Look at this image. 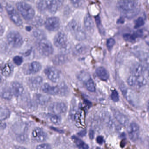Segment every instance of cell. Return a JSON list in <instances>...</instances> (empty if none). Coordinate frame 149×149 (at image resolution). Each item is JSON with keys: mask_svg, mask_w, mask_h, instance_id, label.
Instances as JSON below:
<instances>
[{"mask_svg": "<svg viewBox=\"0 0 149 149\" xmlns=\"http://www.w3.org/2000/svg\"><path fill=\"white\" fill-rule=\"evenodd\" d=\"M117 8L124 17L132 19L139 12L138 2L136 0H119Z\"/></svg>", "mask_w": 149, "mask_h": 149, "instance_id": "cell-1", "label": "cell"}, {"mask_svg": "<svg viewBox=\"0 0 149 149\" xmlns=\"http://www.w3.org/2000/svg\"><path fill=\"white\" fill-rule=\"evenodd\" d=\"M19 13L24 19L30 21L33 19L35 12L30 5L24 2H18L16 5Z\"/></svg>", "mask_w": 149, "mask_h": 149, "instance_id": "cell-2", "label": "cell"}, {"mask_svg": "<svg viewBox=\"0 0 149 149\" xmlns=\"http://www.w3.org/2000/svg\"><path fill=\"white\" fill-rule=\"evenodd\" d=\"M68 28L76 39L83 41L86 38V34L81 26L76 21L72 20L68 24Z\"/></svg>", "mask_w": 149, "mask_h": 149, "instance_id": "cell-3", "label": "cell"}, {"mask_svg": "<svg viewBox=\"0 0 149 149\" xmlns=\"http://www.w3.org/2000/svg\"><path fill=\"white\" fill-rule=\"evenodd\" d=\"M54 44L63 52H67L69 49L68 38L63 32H59L56 35L54 38Z\"/></svg>", "mask_w": 149, "mask_h": 149, "instance_id": "cell-4", "label": "cell"}, {"mask_svg": "<svg viewBox=\"0 0 149 149\" xmlns=\"http://www.w3.org/2000/svg\"><path fill=\"white\" fill-rule=\"evenodd\" d=\"M8 42L9 45L15 48L20 47L23 43V38L20 34L16 31L9 32L7 36Z\"/></svg>", "mask_w": 149, "mask_h": 149, "instance_id": "cell-5", "label": "cell"}, {"mask_svg": "<svg viewBox=\"0 0 149 149\" xmlns=\"http://www.w3.org/2000/svg\"><path fill=\"white\" fill-rule=\"evenodd\" d=\"M38 49L42 55L46 56L51 55L54 52V48L52 44L46 38L39 40Z\"/></svg>", "mask_w": 149, "mask_h": 149, "instance_id": "cell-6", "label": "cell"}, {"mask_svg": "<svg viewBox=\"0 0 149 149\" xmlns=\"http://www.w3.org/2000/svg\"><path fill=\"white\" fill-rule=\"evenodd\" d=\"M7 13L11 20L18 26H22V21L19 14L12 5L7 4L6 7Z\"/></svg>", "mask_w": 149, "mask_h": 149, "instance_id": "cell-7", "label": "cell"}, {"mask_svg": "<svg viewBox=\"0 0 149 149\" xmlns=\"http://www.w3.org/2000/svg\"><path fill=\"white\" fill-rule=\"evenodd\" d=\"M127 84L129 86L139 88L144 86L146 84V80L143 76H135L131 75L128 77Z\"/></svg>", "mask_w": 149, "mask_h": 149, "instance_id": "cell-8", "label": "cell"}, {"mask_svg": "<svg viewBox=\"0 0 149 149\" xmlns=\"http://www.w3.org/2000/svg\"><path fill=\"white\" fill-rule=\"evenodd\" d=\"M44 25L47 30L50 32H55L60 28V19L55 16L49 17L45 22Z\"/></svg>", "mask_w": 149, "mask_h": 149, "instance_id": "cell-9", "label": "cell"}, {"mask_svg": "<svg viewBox=\"0 0 149 149\" xmlns=\"http://www.w3.org/2000/svg\"><path fill=\"white\" fill-rule=\"evenodd\" d=\"M68 107L66 104L62 102H55L50 104L49 110L54 114H61L65 113L67 111Z\"/></svg>", "mask_w": 149, "mask_h": 149, "instance_id": "cell-10", "label": "cell"}, {"mask_svg": "<svg viewBox=\"0 0 149 149\" xmlns=\"http://www.w3.org/2000/svg\"><path fill=\"white\" fill-rule=\"evenodd\" d=\"M65 0H46L47 11L52 14H55L61 7Z\"/></svg>", "mask_w": 149, "mask_h": 149, "instance_id": "cell-11", "label": "cell"}, {"mask_svg": "<svg viewBox=\"0 0 149 149\" xmlns=\"http://www.w3.org/2000/svg\"><path fill=\"white\" fill-rule=\"evenodd\" d=\"M42 66L40 63L33 61L23 68L24 74L27 75L33 74L39 72L41 69Z\"/></svg>", "mask_w": 149, "mask_h": 149, "instance_id": "cell-12", "label": "cell"}, {"mask_svg": "<svg viewBox=\"0 0 149 149\" xmlns=\"http://www.w3.org/2000/svg\"><path fill=\"white\" fill-rule=\"evenodd\" d=\"M44 73L48 78L53 82H57L60 80V72L54 67H48L45 69Z\"/></svg>", "mask_w": 149, "mask_h": 149, "instance_id": "cell-13", "label": "cell"}, {"mask_svg": "<svg viewBox=\"0 0 149 149\" xmlns=\"http://www.w3.org/2000/svg\"><path fill=\"white\" fill-rule=\"evenodd\" d=\"M133 54L142 62L146 64H149V50L136 48L133 49Z\"/></svg>", "mask_w": 149, "mask_h": 149, "instance_id": "cell-14", "label": "cell"}, {"mask_svg": "<svg viewBox=\"0 0 149 149\" xmlns=\"http://www.w3.org/2000/svg\"><path fill=\"white\" fill-rule=\"evenodd\" d=\"M128 135L130 139L132 142H135L138 139L139 129L138 125L135 123H132L128 127Z\"/></svg>", "mask_w": 149, "mask_h": 149, "instance_id": "cell-15", "label": "cell"}, {"mask_svg": "<svg viewBox=\"0 0 149 149\" xmlns=\"http://www.w3.org/2000/svg\"><path fill=\"white\" fill-rule=\"evenodd\" d=\"M33 139L37 142H43L47 139V134L42 128H35L32 134Z\"/></svg>", "mask_w": 149, "mask_h": 149, "instance_id": "cell-16", "label": "cell"}, {"mask_svg": "<svg viewBox=\"0 0 149 149\" xmlns=\"http://www.w3.org/2000/svg\"><path fill=\"white\" fill-rule=\"evenodd\" d=\"M41 90L44 93L52 95H61V88L58 86H51L47 83H45L41 86Z\"/></svg>", "mask_w": 149, "mask_h": 149, "instance_id": "cell-17", "label": "cell"}, {"mask_svg": "<svg viewBox=\"0 0 149 149\" xmlns=\"http://www.w3.org/2000/svg\"><path fill=\"white\" fill-rule=\"evenodd\" d=\"M43 79L40 76L33 77L29 79L28 84L30 88L33 90L38 89L41 85Z\"/></svg>", "mask_w": 149, "mask_h": 149, "instance_id": "cell-18", "label": "cell"}, {"mask_svg": "<svg viewBox=\"0 0 149 149\" xmlns=\"http://www.w3.org/2000/svg\"><path fill=\"white\" fill-rule=\"evenodd\" d=\"M10 90L13 95L16 97L21 96L24 92V88L19 83L14 82L12 83L10 87Z\"/></svg>", "mask_w": 149, "mask_h": 149, "instance_id": "cell-19", "label": "cell"}, {"mask_svg": "<svg viewBox=\"0 0 149 149\" xmlns=\"http://www.w3.org/2000/svg\"><path fill=\"white\" fill-rule=\"evenodd\" d=\"M145 68L144 66L140 63H136L132 66L130 73L132 75L135 76H143L144 74Z\"/></svg>", "mask_w": 149, "mask_h": 149, "instance_id": "cell-20", "label": "cell"}, {"mask_svg": "<svg viewBox=\"0 0 149 149\" xmlns=\"http://www.w3.org/2000/svg\"><path fill=\"white\" fill-rule=\"evenodd\" d=\"M125 96L127 101L133 106H135L138 103V99L135 93L130 89H127L125 92Z\"/></svg>", "mask_w": 149, "mask_h": 149, "instance_id": "cell-21", "label": "cell"}, {"mask_svg": "<svg viewBox=\"0 0 149 149\" xmlns=\"http://www.w3.org/2000/svg\"><path fill=\"white\" fill-rule=\"evenodd\" d=\"M142 36V31L139 30L133 34L127 33L123 35L124 39L126 41L130 42H134L138 38Z\"/></svg>", "mask_w": 149, "mask_h": 149, "instance_id": "cell-22", "label": "cell"}, {"mask_svg": "<svg viewBox=\"0 0 149 149\" xmlns=\"http://www.w3.org/2000/svg\"><path fill=\"white\" fill-rule=\"evenodd\" d=\"M114 116L117 121L122 125H125L128 123L129 119L127 116L120 112V111H115Z\"/></svg>", "mask_w": 149, "mask_h": 149, "instance_id": "cell-23", "label": "cell"}, {"mask_svg": "<svg viewBox=\"0 0 149 149\" xmlns=\"http://www.w3.org/2000/svg\"><path fill=\"white\" fill-rule=\"evenodd\" d=\"M35 101L40 105H43L47 104L50 98L47 96L41 94H36L34 95Z\"/></svg>", "mask_w": 149, "mask_h": 149, "instance_id": "cell-24", "label": "cell"}, {"mask_svg": "<svg viewBox=\"0 0 149 149\" xmlns=\"http://www.w3.org/2000/svg\"><path fill=\"white\" fill-rule=\"evenodd\" d=\"M96 74L98 78L102 81H106L109 77V73L103 67H99L96 70Z\"/></svg>", "mask_w": 149, "mask_h": 149, "instance_id": "cell-25", "label": "cell"}, {"mask_svg": "<svg viewBox=\"0 0 149 149\" xmlns=\"http://www.w3.org/2000/svg\"><path fill=\"white\" fill-rule=\"evenodd\" d=\"M84 27L88 31L92 32L94 29V24L91 16L89 14L85 15L84 20Z\"/></svg>", "mask_w": 149, "mask_h": 149, "instance_id": "cell-26", "label": "cell"}, {"mask_svg": "<svg viewBox=\"0 0 149 149\" xmlns=\"http://www.w3.org/2000/svg\"><path fill=\"white\" fill-rule=\"evenodd\" d=\"M68 58L67 56L63 54H58L56 55L53 58V63L56 65L60 66V65H63L67 62Z\"/></svg>", "mask_w": 149, "mask_h": 149, "instance_id": "cell-27", "label": "cell"}, {"mask_svg": "<svg viewBox=\"0 0 149 149\" xmlns=\"http://www.w3.org/2000/svg\"><path fill=\"white\" fill-rule=\"evenodd\" d=\"M72 139L78 148L85 149L89 148V146L88 145L86 144L81 139L75 136H73L72 137Z\"/></svg>", "mask_w": 149, "mask_h": 149, "instance_id": "cell-28", "label": "cell"}, {"mask_svg": "<svg viewBox=\"0 0 149 149\" xmlns=\"http://www.w3.org/2000/svg\"><path fill=\"white\" fill-rule=\"evenodd\" d=\"M47 117L49 119L50 122L55 124H59L61 123V117L57 114L54 113H49L47 115Z\"/></svg>", "mask_w": 149, "mask_h": 149, "instance_id": "cell-29", "label": "cell"}, {"mask_svg": "<svg viewBox=\"0 0 149 149\" xmlns=\"http://www.w3.org/2000/svg\"><path fill=\"white\" fill-rule=\"evenodd\" d=\"M85 83V87L88 91L91 92H94L95 91V85L94 81L91 79V77L89 78Z\"/></svg>", "mask_w": 149, "mask_h": 149, "instance_id": "cell-30", "label": "cell"}, {"mask_svg": "<svg viewBox=\"0 0 149 149\" xmlns=\"http://www.w3.org/2000/svg\"><path fill=\"white\" fill-rule=\"evenodd\" d=\"M37 8L41 13L47 11L46 0H40L37 4Z\"/></svg>", "mask_w": 149, "mask_h": 149, "instance_id": "cell-31", "label": "cell"}, {"mask_svg": "<svg viewBox=\"0 0 149 149\" xmlns=\"http://www.w3.org/2000/svg\"><path fill=\"white\" fill-rule=\"evenodd\" d=\"M33 36L39 40L46 38V34L44 31L41 29H37L35 30L33 33Z\"/></svg>", "mask_w": 149, "mask_h": 149, "instance_id": "cell-32", "label": "cell"}, {"mask_svg": "<svg viewBox=\"0 0 149 149\" xmlns=\"http://www.w3.org/2000/svg\"><path fill=\"white\" fill-rule=\"evenodd\" d=\"M13 68L12 66L10 64H6L4 65L1 70L2 74L5 77H8L12 73Z\"/></svg>", "mask_w": 149, "mask_h": 149, "instance_id": "cell-33", "label": "cell"}, {"mask_svg": "<svg viewBox=\"0 0 149 149\" xmlns=\"http://www.w3.org/2000/svg\"><path fill=\"white\" fill-rule=\"evenodd\" d=\"M85 47L84 45L82 44H77L74 48V53L77 55H80L84 53L85 51Z\"/></svg>", "mask_w": 149, "mask_h": 149, "instance_id": "cell-34", "label": "cell"}, {"mask_svg": "<svg viewBox=\"0 0 149 149\" xmlns=\"http://www.w3.org/2000/svg\"><path fill=\"white\" fill-rule=\"evenodd\" d=\"M13 95L10 89L4 90L1 93V97L6 100H10L12 98Z\"/></svg>", "mask_w": 149, "mask_h": 149, "instance_id": "cell-35", "label": "cell"}, {"mask_svg": "<svg viewBox=\"0 0 149 149\" xmlns=\"http://www.w3.org/2000/svg\"><path fill=\"white\" fill-rule=\"evenodd\" d=\"M90 77L88 74L86 72H81L78 76V79L84 83Z\"/></svg>", "mask_w": 149, "mask_h": 149, "instance_id": "cell-36", "label": "cell"}, {"mask_svg": "<svg viewBox=\"0 0 149 149\" xmlns=\"http://www.w3.org/2000/svg\"><path fill=\"white\" fill-rule=\"evenodd\" d=\"M10 115V111L7 109H1V120L3 121L7 119Z\"/></svg>", "mask_w": 149, "mask_h": 149, "instance_id": "cell-37", "label": "cell"}, {"mask_svg": "<svg viewBox=\"0 0 149 149\" xmlns=\"http://www.w3.org/2000/svg\"><path fill=\"white\" fill-rule=\"evenodd\" d=\"M144 23L145 22L144 19L142 17H139L135 21L134 28L135 29L139 28L143 26Z\"/></svg>", "mask_w": 149, "mask_h": 149, "instance_id": "cell-38", "label": "cell"}, {"mask_svg": "<svg viewBox=\"0 0 149 149\" xmlns=\"http://www.w3.org/2000/svg\"><path fill=\"white\" fill-rule=\"evenodd\" d=\"M116 42L115 40L113 38H109L108 39L106 42V45H107V48L109 50H111V49L113 48L115 45Z\"/></svg>", "mask_w": 149, "mask_h": 149, "instance_id": "cell-39", "label": "cell"}, {"mask_svg": "<svg viewBox=\"0 0 149 149\" xmlns=\"http://www.w3.org/2000/svg\"><path fill=\"white\" fill-rule=\"evenodd\" d=\"M111 98L114 102H117L119 101V97L118 92L116 90L113 91L111 95Z\"/></svg>", "mask_w": 149, "mask_h": 149, "instance_id": "cell-40", "label": "cell"}, {"mask_svg": "<svg viewBox=\"0 0 149 149\" xmlns=\"http://www.w3.org/2000/svg\"><path fill=\"white\" fill-rule=\"evenodd\" d=\"M13 61L16 65L20 66L23 62V58L21 56H16L14 57Z\"/></svg>", "mask_w": 149, "mask_h": 149, "instance_id": "cell-41", "label": "cell"}, {"mask_svg": "<svg viewBox=\"0 0 149 149\" xmlns=\"http://www.w3.org/2000/svg\"><path fill=\"white\" fill-rule=\"evenodd\" d=\"M70 1L75 7L78 8L81 6L84 0H70Z\"/></svg>", "mask_w": 149, "mask_h": 149, "instance_id": "cell-42", "label": "cell"}, {"mask_svg": "<svg viewBox=\"0 0 149 149\" xmlns=\"http://www.w3.org/2000/svg\"><path fill=\"white\" fill-rule=\"evenodd\" d=\"M36 148H37V149H50V148H51V146H50L49 145V144H48L43 143L37 146V147H36Z\"/></svg>", "mask_w": 149, "mask_h": 149, "instance_id": "cell-43", "label": "cell"}, {"mask_svg": "<svg viewBox=\"0 0 149 149\" xmlns=\"http://www.w3.org/2000/svg\"><path fill=\"white\" fill-rule=\"evenodd\" d=\"M43 20L41 18H37L35 19L34 23L36 26H41L43 24Z\"/></svg>", "mask_w": 149, "mask_h": 149, "instance_id": "cell-44", "label": "cell"}, {"mask_svg": "<svg viewBox=\"0 0 149 149\" xmlns=\"http://www.w3.org/2000/svg\"><path fill=\"white\" fill-rule=\"evenodd\" d=\"M26 137L24 135H19V136L17 137V140L20 143H23L26 141Z\"/></svg>", "mask_w": 149, "mask_h": 149, "instance_id": "cell-45", "label": "cell"}, {"mask_svg": "<svg viewBox=\"0 0 149 149\" xmlns=\"http://www.w3.org/2000/svg\"><path fill=\"white\" fill-rule=\"evenodd\" d=\"M97 142L99 144H102L104 142L103 138L102 136H98L96 139Z\"/></svg>", "mask_w": 149, "mask_h": 149, "instance_id": "cell-46", "label": "cell"}, {"mask_svg": "<svg viewBox=\"0 0 149 149\" xmlns=\"http://www.w3.org/2000/svg\"><path fill=\"white\" fill-rule=\"evenodd\" d=\"M86 133H87L86 131L84 130L81 131L80 132H78L77 134H78V136H80L84 137L86 135Z\"/></svg>", "mask_w": 149, "mask_h": 149, "instance_id": "cell-47", "label": "cell"}, {"mask_svg": "<svg viewBox=\"0 0 149 149\" xmlns=\"http://www.w3.org/2000/svg\"><path fill=\"white\" fill-rule=\"evenodd\" d=\"M94 132L93 130H91L89 131V136L90 138V139H93L94 137Z\"/></svg>", "mask_w": 149, "mask_h": 149, "instance_id": "cell-48", "label": "cell"}, {"mask_svg": "<svg viewBox=\"0 0 149 149\" xmlns=\"http://www.w3.org/2000/svg\"><path fill=\"white\" fill-rule=\"evenodd\" d=\"M84 102H85V104L86 105H88V106H90L91 105V103L88 101V100H86V99H85L84 101Z\"/></svg>", "mask_w": 149, "mask_h": 149, "instance_id": "cell-49", "label": "cell"}, {"mask_svg": "<svg viewBox=\"0 0 149 149\" xmlns=\"http://www.w3.org/2000/svg\"><path fill=\"white\" fill-rule=\"evenodd\" d=\"M147 111L149 113V100L148 101V102H147Z\"/></svg>", "mask_w": 149, "mask_h": 149, "instance_id": "cell-50", "label": "cell"}, {"mask_svg": "<svg viewBox=\"0 0 149 149\" xmlns=\"http://www.w3.org/2000/svg\"><path fill=\"white\" fill-rule=\"evenodd\" d=\"M25 1H34V0H25Z\"/></svg>", "mask_w": 149, "mask_h": 149, "instance_id": "cell-51", "label": "cell"}]
</instances>
